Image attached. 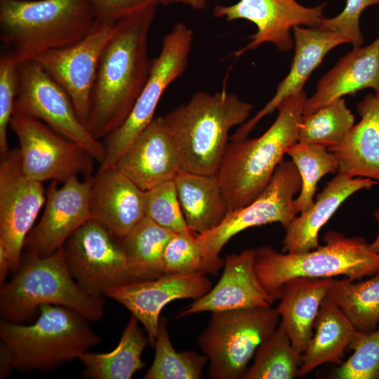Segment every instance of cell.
Here are the masks:
<instances>
[{"instance_id":"obj_1","label":"cell","mask_w":379,"mask_h":379,"mask_svg":"<svg viewBox=\"0 0 379 379\" xmlns=\"http://www.w3.org/2000/svg\"><path fill=\"white\" fill-rule=\"evenodd\" d=\"M159 4L118 21L97 69L86 127L101 140L131 113L149 77L147 39Z\"/></svg>"},{"instance_id":"obj_2","label":"cell","mask_w":379,"mask_h":379,"mask_svg":"<svg viewBox=\"0 0 379 379\" xmlns=\"http://www.w3.org/2000/svg\"><path fill=\"white\" fill-rule=\"evenodd\" d=\"M306 98L304 90L286 98L262 135L228 143L216 175L229 212L246 206L261 194L288 148L298 142Z\"/></svg>"},{"instance_id":"obj_3","label":"cell","mask_w":379,"mask_h":379,"mask_svg":"<svg viewBox=\"0 0 379 379\" xmlns=\"http://www.w3.org/2000/svg\"><path fill=\"white\" fill-rule=\"evenodd\" d=\"M96 22L89 0H0L1 53L34 60L77 42Z\"/></svg>"},{"instance_id":"obj_4","label":"cell","mask_w":379,"mask_h":379,"mask_svg":"<svg viewBox=\"0 0 379 379\" xmlns=\"http://www.w3.org/2000/svg\"><path fill=\"white\" fill-rule=\"evenodd\" d=\"M253 108L234 93L199 91L164 116L178 147L182 171L216 174L230 131L244 124Z\"/></svg>"},{"instance_id":"obj_5","label":"cell","mask_w":379,"mask_h":379,"mask_svg":"<svg viewBox=\"0 0 379 379\" xmlns=\"http://www.w3.org/2000/svg\"><path fill=\"white\" fill-rule=\"evenodd\" d=\"M44 305L62 306L98 321L104 315L105 301L103 295H92L77 284L61 248L49 255L22 258L13 278L1 286L4 320L22 324Z\"/></svg>"},{"instance_id":"obj_6","label":"cell","mask_w":379,"mask_h":379,"mask_svg":"<svg viewBox=\"0 0 379 379\" xmlns=\"http://www.w3.org/2000/svg\"><path fill=\"white\" fill-rule=\"evenodd\" d=\"M325 244L302 253L279 252L270 246L255 248V269L265 290L275 300L283 286L298 277L360 279L379 272V253L361 237L328 231Z\"/></svg>"},{"instance_id":"obj_7","label":"cell","mask_w":379,"mask_h":379,"mask_svg":"<svg viewBox=\"0 0 379 379\" xmlns=\"http://www.w3.org/2000/svg\"><path fill=\"white\" fill-rule=\"evenodd\" d=\"M29 325L1 319L0 338L11 350L15 368L48 371L78 359L98 345L88 319L65 307L44 305Z\"/></svg>"},{"instance_id":"obj_8","label":"cell","mask_w":379,"mask_h":379,"mask_svg":"<svg viewBox=\"0 0 379 379\" xmlns=\"http://www.w3.org/2000/svg\"><path fill=\"white\" fill-rule=\"evenodd\" d=\"M280 321L276 308L253 307L212 312L198 338L208 359L212 379H242L260 345Z\"/></svg>"},{"instance_id":"obj_9","label":"cell","mask_w":379,"mask_h":379,"mask_svg":"<svg viewBox=\"0 0 379 379\" xmlns=\"http://www.w3.org/2000/svg\"><path fill=\"white\" fill-rule=\"evenodd\" d=\"M194 39L193 31L178 22L164 36L158 55L152 60L149 77L125 121L105 138L106 156L100 170L115 168L122 155L154 118L166 88L186 70Z\"/></svg>"},{"instance_id":"obj_10","label":"cell","mask_w":379,"mask_h":379,"mask_svg":"<svg viewBox=\"0 0 379 379\" xmlns=\"http://www.w3.org/2000/svg\"><path fill=\"white\" fill-rule=\"evenodd\" d=\"M301 179L292 161H283L270 182L251 204L229 212L215 229L197 234L203 248L206 274L216 276L223 267L220 253L225 244L238 233L250 227L279 222L284 227L297 215L295 194L300 191Z\"/></svg>"},{"instance_id":"obj_11","label":"cell","mask_w":379,"mask_h":379,"mask_svg":"<svg viewBox=\"0 0 379 379\" xmlns=\"http://www.w3.org/2000/svg\"><path fill=\"white\" fill-rule=\"evenodd\" d=\"M18 69L14 112L42 121L101 164L106 156L105 145L80 121L67 92L36 60L19 62Z\"/></svg>"},{"instance_id":"obj_12","label":"cell","mask_w":379,"mask_h":379,"mask_svg":"<svg viewBox=\"0 0 379 379\" xmlns=\"http://www.w3.org/2000/svg\"><path fill=\"white\" fill-rule=\"evenodd\" d=\"M62 249L71 274L92 295L134 281L121 239L95 219L79 227Z\"/></svg>"},{"instance_id":"obj_13","label":"cell","mask_w":379,"mask_h":379,"mask_svg":"<svg viewBox=\"0 0 379 379\" xmlns=\"http://www.w3.org/2000/svg\"><path fill=\"white\" fill-rule=\"evenodd\" d=\"M10 128L19 142L22 170L29 178L62 183L74 176H91L94 159L42 121L14 112Z\"/></svg>"},{"instance_id":"obj_14","label":"cell","mask_w":379,"mask_h":379,"mask_svg":"<svg viewBox=\"0 0 379 379\" xmlns=\"http://www.w3.org/2000/svg\"><path fill=\"white\" fill-rule=\"evenodd\" d=\"M0 247L15 272L22 262L27 237L46 201L42 182L24 173L18 148L1 156Z\"/></svg>"},{"instance_id":"obj_15","label":"cell","mask_w":379,"mask_h":379,"mask_svg":"<svg viewBox=\"0 0 379 379\" xmlns=\"http://www.w3.org/2000/svg\"><path fill=\"white\" fill-rule=\"evenodd\" d=\"M117 24L97 21L91 31L77 42L47 51L34 60L67 92L86 126L99 62Z\"/></svg>"},{"instance_id":"obj_16","label":"cell","mask_w":379,"mask_h":379,"mask_svg":"<svg viewBox=\"0 0 379 379\" xmlns=\"http://www.w3.org/2000/svg\"><path fill=\"white\" fill-rule=\"evenodd\" d=\"M326 3L308 8L295 0H239L232 5H216L213 15L227 21L246 20L253 23L256 32L249 42L234 53L239 57L247 51L271 43L282 52L294 46L290 31L295 26L318 28Z\"/></svg>"},{"instance_id":"obj_17","label":"cell","mask_w":379,"mask_h":379,"mask_svg":"<svg viewBox=\"0 0 379 379\" xmlns=\"http://www.w3.org/2000/svg\"><path fill=\"white\" fill-rule=\"evenodd\" d=\"M92 177L74 176L58 186L52 181L46 192L44 213L26 238V256H46L60 248L84 223L91 219Z\"/></svg>"},{"instance_id":"obj_18","label":"cell","mask_w":379,"mask_h":379,"mask_svg":"<svg viewBox=\"0 0 379 379\" xmlns=\"http://www.w3.org/2000/svg\"><path fill=\"white\" fill-rule=\"evenodd\" d=\"M212 286L206 274H164L114 287L105 295L124 305L138 319L145 328L149 343L154 347L164 307L175 300H197Z\"/></svg>"},{"instance_id":"obj_19","label":"cell","mask_w":379,"mask_h":379,"mask_svg":"<svg viewBox=\"0 0 379 379\" xmlns=\"http://www.w3.org/2000/svg\"><path fill=\"white\" fill-rule=\"evenodd\" d=\"M255 248L227 255L215 286L194 300L178 318L203 312L271 307L275 300L261 285L255 269Z\"/></svg>"},{"instance_id":"obj_20","label":"cell","mask_w":379,"mask_h":379,"mask_svg":"<svg viewBox=\"0 0 379 379\" xmlns=\"http://www.w3.org/2000/svg\"><path fill=\"white\" fill-rule=\"evenodd\" d=\"M143 191L174 180L182 171L178 147L164 116L154 118L116 167Z\"/></svg>"},{"instance_id":"obj_21","label":"cell","mask_w":379,"mask_h":379,"mask_svg":"<svg viewBox=\"0 0 379 379\" xmlns=\"http://www.w3.org/2000/svg\"><path fill=\"white\" fill-rule=\"evenodd\" d=\"M293 30L295 52L288 74L278 85L272 98L255 115L242 124L230 138V140L247 138L258 123L276 110L284 99L303 90L311 73L331 50L349 43L340 34L328 30L302 26H295Z\"/></svg>"},{"instance_id":"obj_22","label":"cell","mask_w":379,"mask_h":379,"mask_svg":"<svg viewBox=\"0 0 379 379\" xmlns=\"http://www.w3.org/2000/svg\"><path fill=\"white\" fill-rule=\"evenodd\" d=\"M91 217L122 239L145 215V191L117 168L92 177Z\"/></svg>"},{"instance_id":"obj_23","label":"cell","mask_w":379,"mask_h":379,"mask_svg":"<svg viewBox=\"0 0 379 379\" xmlns=\"http://www.w3.org/2000/svg\"><path fill=\"white\" fill-rule=\"evenodd\" d=\"M365 88L379 95V37L366 46L354 48L319 79L315 93L305 101L302 116Z\"/></svg>"},{"instance_id":"obj_24","label":"cell","mask_w":379,"mask_h":379,"mask_svg":"<svg viewBox=\"0 0 379 379\" xmlns=\"http://www.w3.org/2000/svg\"><path fill=\"white\" fill-rule=\"evenodd\" d=\"M337 173L318 194L312 206L295 216L285 227L282 252L302 253L317 248L319 246L320 230L339 206L356 192L371 190L379 184L370 178Z\"/></svg>"},{"instance_id":"obj_25","label":"cell","mask_w":379,"mask_h":379,"mask_svg":"<svg viewBox=\"0 0 379 379\" xmlns=\"http://www.w3.org/2000/svg\"><path fill=\"white\" fill-rule=\"evenodd\" d=\"M357 109L361 121L341 143L327 149L338 159V172L379 183V95H366Z\"/></svg>"},{"instance_id":"obj_26","label":"cell","mask_w":379,"mask_h":379,"mask_svg":"<svg viewBox=\"0 0 379 379\" xmlns=\"http://www.w3.org/2000/svg\"><path fill=\"white\" fill-rule=\"evenodd\" d=\"M333 281V278L298 277L282 287L276 309L280 324L301 354L311 340L314 321Z\"/></svg>"},{"instance_id":"obj_27","label":"cell","mask_w":379,"mask_h":379,"mask_svg":"<svg viewBox=\"0 0 379 379\" xmlns=\"http://www.w3.org/2000/svg\"><path fill=\"white\" fill-rule=\"evenodd\" d=\"M188 228L197 234L218 227L229 213L217 175L180 171L174 179Z\"/></svg>"},{"instance_id":"obj_28","label":"cell","mask_w":379,"mask_h":379,"mask_svg":"<svg viewBox=\"0 0 379 379\" xmlns=\"http://www.w3.org/2000/svg\"><path fill=\"white\" fill-rule=\"evenodd\" d=\"M311 340L301 354L298 377H303L326 363H342L345 350L359 335L345 313L327 298L314 321Z\"/></svg>"},{"instance_id":"obj_29","label":"cell","mask_w":379,"mask_h":379,"mask_svg":"<svg viewBox=\"0 0 379 379\" xmlns=\"http://www.w3.org/2000/svg\"><path fill=\"white\" fill-rule=\"evenodd\" d=\"M132 316L117 346L105 353L86 352L79 358L84 366L82 375L92 379H130L145 363L141 355L147 343V333Z\"/></svg>"},{"instance_id":"obj_30","label":"cell","mask_w":379,"mask_h":379,"mask_svg":"<svg viewBox=\"0 0 379 379\" xmlns=\"http://www.w3.org/2000/svg\"><path fill=\"white\" fill-rule=\"evenodd\" d=\"M174 234L175 232L145 215L121 239L134 281L164 274V253Z\"/></svg>"},{"instance_id":"obj_31","label":"cell","mask_w":379,"mask_h":379,"mask_svg":"<svg viewBox=\"0 0 379 379\" xmlns=\"http://www.w3.org/2000/svg\"><path fill=\"white\" fill-rule=\"evenodd\" d=\"M326 298L347 316L356 330L369 333L379 322V272L364 281L335 279Z\"/></svg>"},{"instance_id":"obj_32","label":"cell","mask_w":379,"mask_h":379,"mask_svg":"<svg viewBox=\"0 0 379 379\" xmlns=\"http://www.w3.org/2000/svg\"><path fill=\"white\" fill-rule=\"evenodd\" d=\"M300 363L301 353L279 322L258 348L242 379H293L298 377Z\"/></svg>"},{"instance_id":"obj_33","label":"cell","mask_w":379,"mask_h":379,"mask_svg":"<svg viewBox=\"0 0 379 379\" xmlns=\"http://www.w3.org/2000/svg\"><path fill=\"white\" fill-rule=\"evenodd\" d=\"M286 154L295 164L300 179L301 188L294 199L297 214L308 210L314 204V196L319 180L328 173L338 172V161L327 148L311 143L296 142Z\"/></svg>"},{"instance_id":"obj_34","label":"cell","mask_w":379,"mask_h":379,"mask_svg":"<svg viewBox=\"0 0 379 379\" xmlns=\"http://www.w3.org/2000/svg\"><path fill=\"white\" fill-rule=\"evenodd\" d=\"M153 362L144 379H201L208 357L195 351L178 352L171 342L167 320L161 317Z\"/></svg>"},{"instance_id":"obj_35","label":"cell","mask_w":379,"mask_h":379,"mask_svg":"<svg viewBox=\"0 0 379 379\" xmlns=\"http://www.w3.org/2000/svg\"><path fill=\"white\" fill-rule=\"evenodd\" d=\"M354 125V117L342 98L302 116L298 141L332 147L345 140Z\"/></svg>"},{"instance_id":"obj_36","label":"cell","mask_w":379,"mask_h":379,"mask_svg":"<svg viewBox=\"0 0 379 379\" xmlns=\"http://www.w3.org/2000/svg\"><path fill=\"white\" fill-rule=\"evenodd\" d=\"M352 354L335 368L334 379H379V328L369 333H359L350 345Z\"/></svg>"},{"instance_id":"obj_37","label":"cell","mask_w":379,"mask_h":379,"mask_svg":"<svg viewBox=\"0 0 379 379\" xmlns=\"http://www.w3.org/2000/svg\"><path fill=\"white\" fill-rule=\"evenodd\" d=\"M145 215L175 233L191 231L185 222L174 180L145 191Z\"/></svg>"},{"instance_id":"obj_38","label":"cell","mask_w":379,"mask_h":379,"mask_svg":"<svg viewBox=\"0 0 379 379\" xmlns=\"http://www.w3.org/2000/svg\"><path fill=\"white\" fill-rule=\"evenodd\" d=\"M164 274H206L205 257L197 234L192 231L175 233L163 258Z\"/></svg>"},{"instance_id":"obj_39","label":"cell","mask_w":379,"mask_h":379,"mask_svg":"<svg viewBox=\"0 0 379 379\" xmlns=\"http://www.w3.org/2000/svg\"><path fill=\"white\" fill-rule=\"evenodd\" d=\"M19 62L10 55H0V153L8 151V128L14 112L19 81Z\"/></svg>"},{"instance_id":"obj_40","label":"cell","mask_w":379,"mask_h":379,"mask_svg":"<svg viewBox=\"0 0 379 379\" xmlns=\"http://www.w3.org/2000/svg\"><path fill=\"white\" fill-rule=\"evenodd\" d=\"M379 4V0H347L343 11L331 18H323L318 29L328 30L344 36L354 48L364 42L359 20L362 12L368 6Z\"/></svg>"},{"instance_id":"obj_41","label":"cell","mask_w":379,"mask_h":379,"mask_svg":"<svg viewBox=\"0 0 379 379\" xmlns=\"http://www.w3.org/2000/svg\"><path fill=\"white\" fill-rule=\"evenodd\" d=\"M96 20L116 22L152 5L157 0H89Z\"/></svg>"},{"instance_id":"obj_42","label":"cell","mask_w":379,"mask_h":379,"mask_svg":"<svg viewBox=\"0 0 379 379\" xmlns=\"http://www.w3.org/2000/svg\"><path fill=\"white\" fill-rule=\"evenodd\" d=\"M15 368L12 352L3 341L0 344V378L8 377Z\"/></svg>"},{"instance_id":"obj_43","label":"cell","mask_w":379,"mask_h":379,"mask_svg":"<svg viewBox=\"0 0 379 379\" xmlns=\"http://www.w3.org/2000/svg\"><path fill=\"white\" fill-rule=\"evenodd\" d=\"M216 1L219 0H157L159 4L164 6L180 4L197 11L204 10L211 2Z\"/></svg>"},{"instance_id":"obj_44","label":"cell","mask_w":379,"mask_h":379,"mask_svg":"<svg viewBox=\"0 0 379 379\" xmlns=\"http://www.w3.org/2000/svg\"><path fill=\"white\" fill-rule=\"evenodd\" d=\"M373 215L378 225V231L376 238L371 244H370V248L373 252L379 253V209H377L373 212Z\"/></svg>"},{"instance_id":"obj_45","label":"cell","mask_w":379,"mask_h":379,"mask_svg":"<svg viewBox=\"0 0 379 379\" xmlns=\"http://www.w3.org/2000/svg\"><path fill=\"white\" fill-rule=\"evenodd\" d=\"M378 37H379V36H378Z\"/></svg>"}]
</instances>
